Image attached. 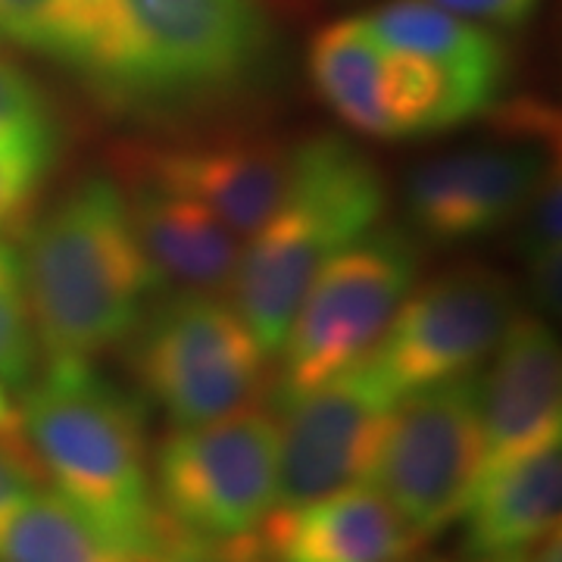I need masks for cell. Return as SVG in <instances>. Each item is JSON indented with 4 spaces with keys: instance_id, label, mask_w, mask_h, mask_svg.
Listing matches in <instances>:
<instances>
[{
    "instance_id": "cell-1",
    "label": "cell",
    "mask_w": 562,
    "mask_h": 562,
    "mask_svg": "<svg viewBox=\"0 0 562 562\" xmlns=\"http://www.w3.org/2000/svg\"><path fill=\"white\" fill-rule=\"evenodd\" d=\"M272 63L260 0H85L69 69L125 116L176 120L247 98Z\"/></svg>"
},
{
    "instance_id": "cell-2",
    "label": "cell",
    "mask_w": 562,
    "mask_h": 562,
    "mask_svg": "<svg viewBox=\"0 0 562 562\" xmlns=\"http://www.w3.org/2000/svg\"><path fill=\"white\" fill-rule=\"evenodd\" d=\"M147 413L138 391L106 379L91 360L47 362L22 391L20 409L41 475L135 562L172 538L154 501Z\"/></svg>"
},
{
    "instance_id": "cell-3",
    "label": "cell",
    "mask_w": 562,
    "mask_h": 562,
    "mask_svg": "<svg viewBox=\"0 0 562 562\" xmlns=\"http://www.w3.org/2000/svg\"><path fill=\"white\" fill-rule=\"evenodd\" d=\"M20 266L47 362L94 360L122 344L160 291L132 232L125 191L103 172L76 181L29 228Z\"/></svg>"
},
{
    "instance_id": "cell-4",
    "label": "cell",
    "mask_w": 562,
    "mask_h": 562,
    "mask_svg": "<svg viewBox=\"0 0 562 562\" xmlns=\"http://www.w3.org/2000/svg\"><path fill=\"white\" fill-rule=\"evenodd\" d=\"M387 206L382 169L341 135L294 144V179L279 213L250 235L228 294L266 357L284 331L322 266L375 228Z\"/></svg>"
},
{
    "instance_id": "cell-5",
    "label": "cell",
    "mask_w": 562,
    "mask_h": 562,
    "mask_svg": "<svg viewBox=\"0 0 562 562\" xmlns=\"http://www.w3.org/2000/svg\"><path fill=\"white\" fill-rule=\"evenodd\" d=\"M419 260V238L409 228L375 225L325 262L276 353L279 372L266 391L269 409L366 360L416 284Z\"/></svg>"
},
{
    "instance_id": "cell-6",
    "label": "cell",
    "mask_w": 562,
    "mask_h": 562,
    "mask_svg": "<svg viewBox=\"0 0 562 562\" xmlns=\"http://www.w3.org/2000/svg\"><path fill=\"white\" fill-rule=\"evenodd\" d=\"M128 341L138 394L176 428L232 416L269 391V357L222 294L172 291L150 301Z\"/></svg>"
},
{
    "instance_id": "cell-7",
    "label": "cell",
    "mask_w": 562,
    "mask_h": 562,
    "mask_svg": "<svg viewBox=\"0 0 562 562\" xmlns=\"http://www.w3.org/2000/svg\"><path fill=\"white\" fill-rule=\"evenodd\" d=\"M154 501L172 535L232 543L250 538L279 494V422L247 406L176 428L150 457Z\"/></svg>"
},
{
    "instance_id": "cell-8",
    "label": "cell",
    "mask_w": 562,
    "mask_h": 562,
    "mask_svg": "<svg viewBox=\"0 0 562 562\" xmlns=\"http://www.w3.org/2000/svg\"><path fill=\"white\" fill-rule=\"evenodd\" d=\"M484 372L428 384L394 403L369 484L422 543L460 522L482 469Z\"/></svg>"
},
{
    "instance_id": "cell-9",
    "label": "cell",
    "mask_w": 562,
    "mask_h": 562,
    "mask_svg": "<svg viewBox=\"0 0 562 562\" xmlns=\"http://www.w3.org/2000/svg\"><path fill=\"white\" fill-rule=\"evenodd\" d=\"M516 313L513 281L491 266L465 262L422 288L413 284L366 362L401 401L419 387L482 369Z\"/></svg>"
},
{
    "instance_id": "cell-10",
    "label": "cell",
    "mask_w": 562,
    "mask_h": 562,
    "mask_svg": "<svg viewBox=\"0 0 562 562\" xmlns=\"http://www.w3.org/2000/svg\"><path fill=\"white\" fill-rule=\"evenodd\" d=\"M397 397L362 360L272 409L279 422L276 506H297L369 482Z\"/></svg>"
},
{
    "instance_id": "cell-11",
    "label": "cell",
    "mask_w": 562,
    "mask_h": 562,
    "mask_svg": "<svg viewBox=\"0 0 562 562\" xmlns=\"http://www.w3.org/2000/svg\"><path fill=\"white\" fill-rule=\"evenodd\" d=\"M550 154L538 140L469 144L419 162L403 184L413 235L431 244H465L513 225L531 198Z\"/></svg>"
},
{
    "instance_id": "cell-12",
    "label": "cell",
    "mask_w": 562,
    "mask_h": 562,
    "mask_svg": "<svg viewBox=\"0 0 562 562\" xmlns=\"http://www.w3.org/2000/svg\"><path fill=\"white\" fill-rule=\"evenodd\" d=\"M128 172L206 206L235 235L279 213L294 179V144L266 135H216L125 150Z\"/></svg>"
},
{
    "instance_id": "cell-13",
    "label": "cell",
    "mask_w": 562,
    "mask_h": 562,
    "mask_svg": "<svg viewBox=\"0 0 562 562\" xmlns=\"http://www.w3.org/2000/svg\"><path fill=\"white\" fill-rule=\"evenodd\" d=\"M491 375H484L482 469L479 479L531 450L562 441V353L550 325L516 313Z\"/></svg>"
},
{
    "instance_id": "cell-14",
    "label": "cell",
    "mask_w": 562,
    "mask_h": 562,
    "mask_svg": "<svg viewBox=\"0 0 562 562\" xmlns=\"http://www.w3.org/2000/svg\"><path fill=\"white\" fill-rule=\"evenodd\" d=\"M422 541L369 482L297 506H272L254 531L260 562H394Z\"/></svg>"
},
{
    "instance_id": "cell-15",
    "label": "cell",
    "mask_w": 562,
    "mask_h": 562,
    "mask_svg": "<svg viewBox=\"0 0 562 562\" xmlns=\"http://www.w3.org/2000/svg\"><path fill=\"white\" fill-rule=\"evenodd\" d=\"M122 191L132 232L160 281V291H228L241 257V235H235L206 206L144 176L128 172V184L122 181Z\"/></svg>"
},
{
    "instance_id": "cell-16",
    "label": "cell",
    "mask_w": 562,
    "mask_h": 562,
    "mask_svg": "<svg viewBox=\"0 0 562 562\" xmlns=\"http://www.w3.org/2000/svg\"><path fill=\"white\" fill-rule=\"evenodd\" d=\"M366 22L384 47L438 63L491 103L501 101L509 79V50L497 29L447 13L431 0H387L366 13Z\"/></svg>"
},
{
    "instance_id": "cell-17",
    "label": "cell",
    "mask_w": 562,
    "mask_h": 562,
    "mask_svg": "<svg viewBox=\"0 0 562 562\" xmlns=\"http://www.w3.org/2000/svg\"><path fill=\"white\" fill-rule=\"evenodd\" d=\"M306 76L319 101L366 138L394 140L387 116V47L366 16L319 29L306 47Z\"/></svg>"
},
{
    "instance_id": "cell-18",
    "label": "cell",
    "mask_w": 562,
    "mask_h": 562,
    "mask_svg": "<svg viewBox=\"0 0 562 562\" xmlns=\"http://www.w3.org/2000/svg\"><path fill=\"white\" fill-rule=\"evenodd\" d=\"M0 562H135L63 501L38 487L0 519Z\"/></svg>"
},
{
    "instance_id": "cell-19",
    "label": "cell",
    "mask_w": 562,
    "mask_h": 562,
    "mask_svg": "<svg viewBox=\"0 0 562 562\" xmlns=\"http://www.w3.org/2000/svg\"><path fill=\"white\" fill-rule=\"evenodd\" d=\"M516 250L525 266V291L531 313L550 319L562 310V176L560 160L543 169L522 213L516 216Z\"/></svg>"
},
{
    "instance_id": "cell-20",
    "label": "cell",
    "mask_w": 562,
    "mask_h": 562,
    "mask_svg": "<svg viewBox=\"0 0 562 562\" xmlns=\"http://www.w3.org/2000/svg\"><path fill=\"white\" fill-rule=\"evenodd\" d=\"M38 366L41 347L25 301L20 254L0 241V382L10 391H25Z\"/></svg>"
},
{
    "instance_id": "cell-21",
    "label": "cell",
    "mask_w": 562,
    "mask_h": 562,
    "mask_svg": "<svg viewBox=\"0 0 562 562\" xmlns=\"http://www.w3.org/2000/svg\"><path fill=\"white\" fill-rule=\"evenodd\" d=\"M85 25V0H0V35L69 66Z\"/></svg>"
},
{
    "instance_id": "cell-22",
    "label": "cell",
    "mask_w": 562,
    "mask_h": 562,
    "mask_svg": "<svg viewBox=\"0 0 562 562\" xmlns=\"http://www.w3.org/2000/svg\"><path fill=\"white\" fill-rule=\"evenodd\" d=\"M0 138L63 140L60 116L47 88L20 63L0 54Z\"/></svg>"
},
{
    "instance_id": "cell-23",
    "label": "cell",
    "mask_w": 562,
    "mask_h": 562,
    "mask_svg": "<svg viewBox=\"0 0 562 562\" xmlns=\"http://www.w3.org/2000/svg\"><path fill=\"white\" fill-rule=\"evenodd\" d=\"M63 140L0 138V232L29 210L60 160Z\"/></svg>"
},
{
    "instance_id": "cell-24",
    "label": "cell",
    "mask_w": 562,
    "mask_h": 562,
    "mask_svg": "<svg viewBox=\"0 0 562 562\" xmlns=\"http://www.w3.org/2000/svg\"><path fill=\"white\" fill-rule=\"evenodd\" d=\"M44 482L29 443L0 438V519L32 497Z\"/></svg>"
},
{
    "instance_id": "cell-25",
    "label": "cell",
    "mask_w": 562,
    "mask_h": 562,
    "mask_svg": "<svg viewBox=\"0 0 562 562\" xmlns=\"http://www.w3.org/2000/svg\"><path fill=\"white\" fill-rule=\"evenodd\" d=\"M144 562H260V557L254 550V535L232 543L194 541V538L172 535L154 557H147Z\"/></svg>"
},
{
    "instance_id": "cell-26",
    "label": "cell",
    "mask_w": 562,
    "mask_h": 562,
    "mask_svg": "<svg viewBox=\"0 0 562 562\" xmlns=\"http://www.w3.org/2000/svg\"><path fill=\"white\" fill-rule=\"evenodd\" d=\"M431 3L487 29H519L541 7V0H431Z\"/></svg>"
},
{
    "instance_id": "cell-27",
    "label": "cell",
    "mask_w": 562,
    "mask_h": 562,
    "mask_svg": "<svg viewBox=\"0 0 562 562\" xmlns=\"http://www.w3.org/2000/svg\"><path fill=\"white\" fill-rule=\"evenodd\" d=\"M0 438L25 443L20 409H16V403L10 401V394H7V384L3 382H0Z\"/></svg>"
},
{
    "instance_id": "cell-28",
    "label": "cell",
    "mask_w": 562,
    "mask_h": 562,
    "mask_svg": "<svg viewBox=\"0 0 562 562\" xmlns=\"http://www.w3.org/2000/svg\"><path fill=\"white\" fill-rule=\"evenodd\" d=\"M528 562H562V538H560V531L557 535H550L547 541L531 553V560Z\"/></svg>"
},
{
    "instance_id": "cell-29",
    "label": "cell",
    "mask_w": 562,
    "mask_h": 562,
    "mask_svg": "<svg viewBox=\"0 0 562 562\" xmlns=\"http://www.w3.org/2000/svg\"><path fill=\"white\" fill-rule=\"evenodd\" d=\"M394 562H457V560H443V557H419V550L416 553H409V557H403V560Z\"/></svg>"
},
{
    "instance_id": "cell-30",
    "label": "cell",
    "mask_w": 562,
    "mask_h": 562,
    "mask_svg": "<svg viewBox=\"0 0 562 562\" xmlns=\"http://www.w3.org/2000/svg\"><path fill=\"white\" fill-rule=\"evenodd\" d=\"M3 44H7V38H3V35H0V54H3Z\"/></svg>"
}]
</instances>
